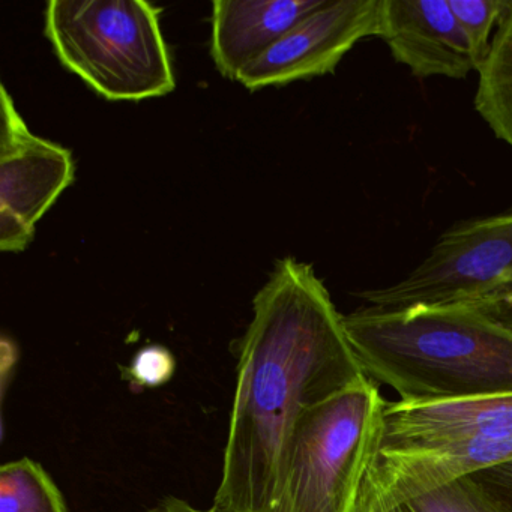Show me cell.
Instances as JSON below:
<instances>
[{
  "instance_id": "1",
  "label": "cell",
  "mask_w": 512,
  "mask_h": 512,
  "mask_svg": "<svg viewBox=\"0 0 512 512\" xmlns=\"http://www.w3.org/2000/svg\"><path fill=\"white\" fill-rule=\"evenodd\" d=\"M364 376L313 266L284 257L253 299L239 341L218 512H268L302 416Z\"/></svg>"
},
{
  "instance_id": "2",
  "label": "cell",
  "mask_w": 512,
  "mask_h": 512,
  "mask_svg": "<svg viewBox=\"0 0 512 512\" xmlns=\"http://www.w3.org/2000/svg\"><path fill=\"white\" fill-rule=\"evenodd\" d=\"M343 322L364 376L401 401L512 394V332L472 305H362Z\"/></svg>"
},
{
  "instance_id": "3",
  "label": "cell",
  "mask_w": 512,
  "mask_h": 512,
  "mask_svg": "<svg viewBox=\"0 0 512 512\" xmlns=\"http://www.w3.org/2000/svg\"><path fill=\"white\" fill-rule=\"evenodd\" d=\"M512 460V394L386 401L352 512H388L458 476Z\"/></svg>"
},
{
  "instance_id": "4",
  "label": "cell",
  "mask_w": 512,
  "mask_h": 512,
  "mask_svg": "<svg viewBox=\"0 0 512 512\" xmlns=\"http://www.w3.org/2000/svg\"><path fill=\"white\" fill-rule=\"evenodd\" d=\"M160 8L145 0H50L44 34L61 64L109 101L175 89Z\"/></svg>"
},
{
  "instance_id": "5",
  "label": "cell",
  "mask_w": 512,
  "mask_h": 512,
  "mask_svg": "<svg viewBox=\"0 0 512 512\" xmlns=\"http://www.w3.org/2000/svg\"><path fill=\"white\" fill-rule=\"evenodd\" d=\"M386 400L367 377L302 416L268 512H352Z\"/></svg>"
},
{
  "instance_id": "6",
  "label": "cell",
  "mask_w": 512,
  "mask_h": 512,
  "mask_svg": "<svg viewBox=\"0 0 512 512\" xmlns=\"http://www.w3.org/2000/svg\"><path fill=\"white\" fill-rule=\"evenodd\" d=\"M512 290V206L499 214L460 220L428 256L391 286L359 292L365 305L473 304Z\"/></svg>"
},
{
  "instance_id": "7",
  "label": "cell",
  "mask_w": 512,
  "mask_h": 512,
  "mask_svg": "<svg viewBox=\"0 0 512 512\" xmlns=\"http://www.w3.org/2000/svg\"><path fill=\"white\" fill-rule=\"evenodd\" d=\"M0 250L25 251L38 221L73 184V154L29 130L5 85L0 86Z\"/></svg>"
},
{
  "instance_id": "8",
  "label": "cell",
  "mask_w": 512,
  "mask_h": 512,
  "mask_svg": "<svg viewBox=\"0 0 512 512\" xmlns=\"http://www.w3.org/2000/svg\"><path fill=\"white\" fill-rule=\"evenodd\" d=\"M370 37H379V0H325L236 80L248 91H259L325 76Z\"/></svg>"
},
{
  "instance_id": "9",
  "label": "cell",
  "mask_w": 512,
  "mask_h": 512,
  "mask_svg": "<svg viewBox=\"0 0 512 512\" xmlns=\"http://www.w3.org/2000/svg\"><path fill=\"white\" fill-rule=\"evenodd\" d=\"M418 79H466L475 59L449 0H379V37Z\"/></svg>"
},
{
  "instance_id": "10",
  "label": "cell",
  "mask_w": 512,
  "mask_h": 512,
  "mask_svg": "<svg viewBox=\"0 0 512 512\" xmlns=\"http://www.w3.org/2000/svg\"><path fill=\"white\" fill-rule=\"evenodd\" d=\"M325 0H215L211 56L218 73L236 80L296 23Z\"/></svg>"
},
{
  "instance_id": "11",
  "label": "cell",
  "mask_w": 512,
  "mask_h": 512,
  "mask_svg": "<svg viewBox=\"0 0 512 512\" xmlns=\"http://www.w3.org/2000/svg\"><path fill=\"white\" fill-rule=\"evenodd\" d=\"M475 110L497 139L512 148V2L478 70Z\"/></svg>"
},
{
  "instance_id": "12",
  "label": "cell",
  "mask_w": 512,
  "mask_h": 512,
  "mask_svg": "<svg viewBox=\"0 0 512 512\" xmlns=\"http://www.w3.org/2000/svg\"><path fill=\"white\" fill-rule=\"evenodd\" d=\"M0 512H70L52 475L32 458L0 467Z\"/></svg>"
},
{
  "instance_id": "13",
  "label": "cell",
  "mask_w": 512,
  "mask_h": 512,
  "mask_svg": "<svg viewBox=\"0 0 512 512\" xmlns=\"http://www.w3.org/2000/svg\"><path fill=\"white\" fill-rule=\"evenodd\" d=\"M406 505L412 512H512L482 487L472 473L431 488Z\"/></svg>"
},
{
  "instance_id": "14",
  "label": "cell",
  "mask_w": 512,
  "mask_h": 512,
  "mask_svg": "<svg viewBox=\"0 0 512 512\" xmlns=\"http://www.w3.org/2000/svg\"><path fill=\"white\" fill-rule=\"evenodd\" d=\"M512 0H449V7L466 35L476 73L487 59L494 26H499Z\"/></svg>"
},
{
  "instance_id": "15",
  "label": "cell",
  "mask_w": 512,
  "mask_h": 512,
  "mask_svg": "<svg viewBox=\"0 0 512 512\" xmlns=\"http://www.w3.org/2000/svg\"><path fill=\"white\" fill-rule=\"evenodd\" d=\"M176 361L172 352L163 346H148L134 355L128 377L137 388H158L172 379Z\"/></svg>"
},
{
  "instance_id": "16",
  "label": "cell",
  "mask_w": 512,
  "mask_h": 512,
  "mask_svg": "<svg viewBox=\"0 0 512 512\" xmlns=\"http://www.w3.org/2000/svg\"><path fill=\"white\" fill-rule=\"evenodd\" d=\"M472 475L512 511V460L485 467Z\"/></svg>"
},
{
  "instance_id": "17",
  "label": "cell",
  "mask_w": 512,
  "mask_h": 512,
  "mask_svg": "<svg viewBox=\"0 0 512 512\" xmlns=\"http://www.w3.org/2000/svg\"><path fill=\"white\" fill-rule=\"evenodd\" d=\"M467 305H472L473 308L512 332V290L500 293V295L488 296V298Z\"/></svg>"
},
{
  "instance_id": "18",
  "label": "cell",
  "mask_w": 512,
  "mask_h": 512,
  "mask_svg": "<svg viewBox=\"0 0 512 512\" xmlns=\"http://www.w3.org/2000/svg\"><path fill=\"white\" fill-rule=\"evenodd\" d=\"M143 512H218L214 506L209 509L197 508L185 499L176 496H166L157 505L151 506Z\"/></svg>"
},
{
  "instance_id": "19",
  "label": "cell",
  "mask_w": 512,
  "mask_h": 512,
  "mask_svg": "<svg viewBox=\"0 0 512 512\" xmlns=\"http://www.w3.org/2000/svg\"><path fill=\"white\" fill-rule=\"evenodd\" d=\"M388 512H412L410 511L409 506L404 503V505L397 506V508L391 509V511Z\"/></svg>"
}]
</instances>
